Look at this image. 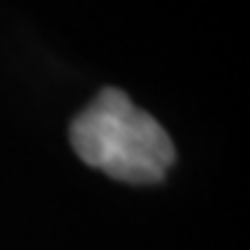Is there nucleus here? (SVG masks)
I'll return each mask as SVG.
<instances>
[{"mask_svg":"<svg viewBox=\"0 0 250 250\" xmlns=\"http://www.w3.org/2000/svg\"><path fill=\"white\" fill-rule=\"evenodd\" d=\"M72 147L95 170L128 184H156L175 161L167 131L120 89H103L70 128Z\"/></svg>","mask_w":250,"mask_h":250,"instance_id":"1","label":"nucleus"}]
</instances>
